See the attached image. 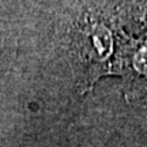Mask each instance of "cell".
Segmentation results:
<instances>
[{"label":"cell","mask_w":147,"mask_h":147,"mask_svg":"<svg viewBox=\"0 0 147 147\" xmlns=\"http://www.w3.org/2000/svg\"><path fill=\"white\" fill-rule=\"evenodd\" d=\"M115 22H110L102 12L86 11L79 16L74 34V51L80 68L82 93L102 76L112 75L116 55Z\"/></svg>","instance_id":"obj_1"},{"label":"cell","mask_w":147,"mask_h":147,"mask_svg":"<svg viewBox=\"0 0 147 147\" xmlns=\"http://www.w3.org/2000/svg\"><path fill=\"white\" fill-rule=\"evenodd\" d=\"M129 14L142 30V36H147V0H135L129 7Z\"/></svg>","instance_id":"obj_3"},{"label":"cell","mask_w":147,"mask_h":147,"mask_svg":"<svg viewBox=\"0 0 147 147\" xmlns=\"http://www.w3.org/2000/svg\"><path fill=\"white\" fill-rule=\"evenodd\" d=\"M112 75L123 79L128 102L147 105V36L119 30Z\"/></svg>","instance_id":"obj_2"}]
</instances>
